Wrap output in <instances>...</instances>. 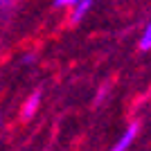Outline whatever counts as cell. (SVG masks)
I'll return each instance as SVG.
<instances>
[{"label": "cell", "instance_id": "6da1fadb", "mask_svg": "<svg viewBox=\"0 0 151 151\" xmlns=\"http://www.w3.org/2000/svg\"><path fill=\"white\" fill-rule=\"evenodd\" d=\"M138 131H140L138 122H133V124H131V126H129V129H126V131H124V133L120 135V140H117V142L113 145V149H111V151H126L129 147L133 145V140H135Z\"/></svg>", "mask_w": 151, "mask_h": 151}, {"label": "cell", "instance_id": "7a4b0ae2", "mask_svg": "<svg viewBox=\"0 0 151 151\" xmlns=\"http://www.w3.org/2000/svg\"><path fill=\"white\" fill-rule=\"evenodd\" d=\"M95 0H79L75 5V9H72V16H70V20H72V25H77V23H81V18L88 14V9L93 7Z\"/></svg>", "mask_w": 151, "mask_h": 151}, {"label": "cell", "instance_id": "3957f363", "mask_svg": "<svg viewBox=\"0 0 151 151\" xmlns=\"http://www.w3.org/2000/svg\"><path fill=\"white\" fill-rule=\"evenodd\" d=\"M38 104H41V93H32L29 95V99L25 101V106H23V117H25V120H29L32 115L36 113V108H38Z\"/></svg>", "mask_w": 151, "mask_h": 151}, {"label": "cell", "instance_id": "277c9868", "mask_svg": "<svg viewBox=\"0 0 151 151\" xmlns=\"http://www.w3.org/2000/svg\"><path fill=\"white\" fill-rule=\"evenodd\" d=\"M140 50L147 52L151 50V23L145 27V32H142V36H140Z\"/></svg>", "mask_w": 151, "mask_h": 151}, {"label": "cell", "instance_id": "5b68a950", "mask_svg": "<svg viewBox=\"0 0 151 151\" xmlns=\"http://www.w3.org/2000/svg\"><path fill=\"white\" fill-rule=\"evenodd\" d=\"M79 0H54V7H75Z\"/></svg>", "mask_w": 151, "mask_h": 151}, {"label": "cell", "instance_id": "8992f818", "mask_svg": "<svg viewBox=\"0 0 151 151\" xmlns=\"http://www.w3.org/2000/svg\"><path fill=\"white\" fill-rule=\"evenodd\" d=\"M5 5H9V0H0V7H5Z\"/></svg>", "mask_w": 151, "mask_h": 151}]
</instances>
